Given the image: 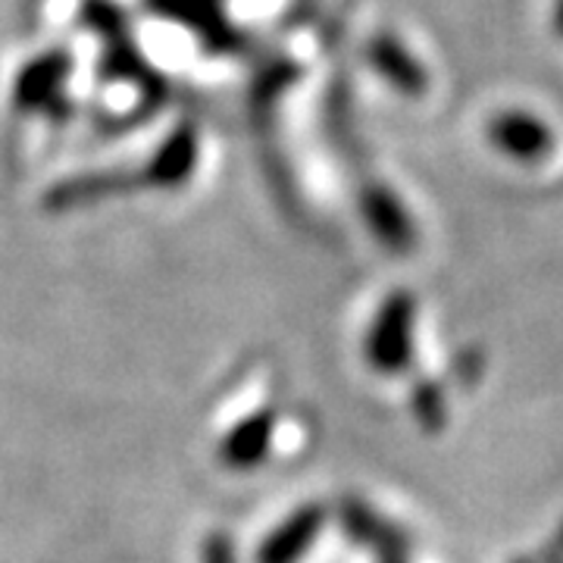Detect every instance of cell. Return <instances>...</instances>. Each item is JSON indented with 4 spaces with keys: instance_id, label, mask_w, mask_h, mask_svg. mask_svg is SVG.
I'll use <instances>...</instances> for the list:
<instances>
[{
    "instance_id": "obj_5",
    "label": "cell",
    "mask_w": 563,
    "mask_h": 563,
    "mask_svg": "<svg viewBox=\"0 0 563 563\" xmlns=\"http://www.w3.org/2000/svg\"><path fill=\"white\" fill-rule=\"evenodd\" d=\"M366 57L373 63V69L383 76L395 91H401L407 98H420L429 85V73L422 69V63L404 47L395 35H376L366 47Z\"/></svg>"
},
{
    "instance_id": "obj_1",
    "label": "cell",
    "mask_w": 563,
    "mask_h": 563,
    "mask_svg": "<svg viewBox=\"0 0 563 563\" xmlns=\"http://www.w3.org/2000/svg\"><path fill=\"white\" fill-rule=\"evenodd\" d=\"M413 320H417V301L410 291H391L376 310L373 325L366 332V361L376 373L395 376L410 366Z\"/></svg>"
},
{
    "instance_id": "obj_8",
    "label": "cell",
    "mask_w": 563,
    "mask_h": 563,
    "mask_svg": "<svg viewBox=\"0 0 563 563\" xmlns=\"http://www.w3.org/2000/svg\"><path fill=\"white\" fill-rule=\"evenodd\" d=\"M195 135L191 132H176L173 139L166 141L157 154V163H151L147 179L154 185H179L181 179H188V173L195 169Z\"/></svg>"
},
{
    "instance_id": "obj_11",
    "label": "cell",
    "mask_w": 563,
    "mask_h": 563,
    "mask_svg": "<svg viewBox=\"0 0 563 563\" xmlns=\"http://www.w3.org/2000/svg\"><path fill=\"white\" fill-rule=\"evenodd\" d=\"M203 563H235V551L225 536H210L203 542Z\"/></svg>"
},
{
    "instance_id": "obj_9",
    "label": "cell",
    "mask_w": 563,
    "mask_h": 563,
    "mask_svg": "<svg viewBox=\"0 0 563 563\" xmlns=\"http://www.w3.org/2000/svg\"><path fill=\"white\" fill-rule=\"evenodd\" d=\"M66 73V60L63 57H51L41 60L38 66H32L29 73H22L20 79V103H38L41 98L57 91V81Z\"/></svg>"
},
{
    "instance_id": "obj_7",
    "label": "cell",
    "mask_w": 563,
    "mask_h": 563,
    "mask_svg": "<svg viewBox=\"0 0 563 563\" xmlns=\"http://www.w3.org/2000/svg\"><path fill=\"white\" fill-rule=\"evenodd\" d=\"M276 432V413L273 410H257L247 420H242L220 444V461L229 470H251L266 457L269 442Z\"/></svg>"
},
{
    "instance_id": "obj_2",
    "label": "cell",
    "mask_w": 563,
    "mask_h": 563,
    "mask_svg": "<svg viewBox=\"0 0 563 563\" xmlns=\"http://www.w3.org/2000/svg\"><path fill=\"white\" fill-rule=\"evenodd\" d=\"M361 213L363 222L369 225V232L383 247L395 251V254H407L417 247V222L391 188L366 185L361 195Z\"/></svg>"
},
{
    "instance_id": "obj_6",
    "label": "cell",
    "mask_w": 563,
    "mask_h": 563,
    "mask_svg": "<svg viewBox=\"0 0 563 563\" xmlns=\"http://www.w3.org/2000/svg\"><path fill=\"white\" fill-rule=\"evenodd\" d=\"M342 523L354 542L376 551L379 563H407V542L391 523H385L379 514H373L363 501L342 504Z\"/></svg>"
},
{
    "instance_id": "obj_12",
    "label": "cell",
    "mask_w": 563,
    "mask_h": 563,
    "mask_svg": "<svg viewBox=\"0 0 563 563\" xmlns=\"http://www.w3.org/2000/svg\"><path fill=\"white\" fill-rule=\"evenodd\" d=\"M551 25L554 32L563 38V0H554V13H551Z\"/></svg>"
},
{
    "instance_id": "obj_10",
    "label": "cell",
    "mask_w": 563,
    "mask_h": 563,
    "mask_svg": "<svg viewBox=\"0 0 563 563\" xmlns=\"http://www.w3.org/2000/svg\"><path fill=\"white\" fill-rule=\"evenodd\" d=\"M413 413L426 429H442L448 404H444L442 388L435 383H420L413 388Z\"/></svg>"
},
{
    "instance_id": "obj_4",
    "label": "cell",
    "mask_w": 563,
    "mask_h": 563,
    "mask_svg": "<svg viewBox=\"0 0 563 563\" xmlns=\"http://www.w3.org/2000/svg\"><path fill=\"white\" fill-rule=\"evenodd\" d=\"M325 526V510L320 504L298 507L285 523H279L257 548V563H298L313 548Z\"/></svg>"
},
{
    "instance_id": "obj_3",
    "label": "cell",
    "mask_w": 563,
    "mask_h": 563,
    "mask_svg": "<svg viewBox=\"0 0 563 563\" xmlns=\"http://www.w3.org/2000/svg\"><path fill=\"white\" fill-rule=\"evenodd\" d=\"M488 141L510 161L539 163L554 151V132L548 122L526 110H504L488 122Z\"/></svg>"
}]
</instances>
